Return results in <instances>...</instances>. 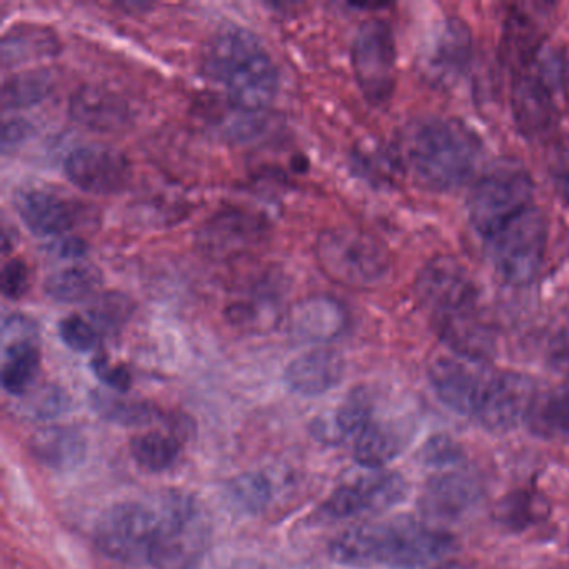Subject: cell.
<instances>
[{"instance_id":"1","label":"cell","mask_w":569,"mask_h":569,"mask_svg":"<svg viewBox=\"0 0 569 569\" xmlns=\"http://www.w3.org/2000/svg\"><path fill=\"white\" fill-rule=\"evenodd\" d=\"M96 545L122 565L174 569L201 541V512L179 492H162L151 501L112 506L96 526Z\"/></svg>"},{"instance_id":"2","label":"cell","mask_w":569,"mask_h":569,"mask_svg":"<svg viewBox=\"0 0 569 569\" xmlns=\"http://www.w3.org/2000/svg\"><path fill=\"white\" fill-rule=\"evenodd\" d=\"M415 292L436 335L456 356L488 361L496 349L495 329L468 268L449 256L431 259L418 272Z\"/></svg>"},{"instance_id":"3","label":"cell","mask_w":569,"mask_h":569,"mask_svg":"<svg viewBox=\"0 0 569 569\" xmlns=\"http://www.w3.org/2000/svg\"><path fill=\"white\" fill-rule=\"evenodd\" d=\"M429 381L446 408L495 432L526 422L538 396L526 376L495 371L486 362L459 356L436 359Z\"/></svg>"},{"instance_id":"4","label":"cell","mask_w":569,"mask_h":569,"mask_svg":"<svg viewBox=\"0 0 569 569\" xmlns=\"http://www.w3.org/2000/svg\"><path fill=\"white\" fill-rule=\"evenodd\" d=\"M455 548L449 532L408 516L365 522L339 532L329 546L336 562L351 568L415 569L435 565Z\"/></svg>"},{"instance_id":"5","label":"cell","mask_w":569,"mask_h":569,"mask_svg":"<svg viewBox=\"0 0 569 569\" xmlns=\"http://www.w3.org/2000/svg\"><path fill=\"white\" fill-rule=\"evenodd\" d=\"M398 151L419 188L448 192L472 178L482 156V142L459 119L428 118L402 131Z\"/></svg>"},{"instance_id":"6","label":"cell","mask_w":569,"mask_h":569,"mask_svg":"<svg viewBox=\"0 0 569 569\" xmlns=\"http://www.w3.org/2000/svg\"><path fill=\"white\" fill-rule=\"evenodd\" d=\"M201 68L212 82L224 88L229 106L238 111L259 114L278 96V68L248 29L218 32L206 46Z\"/></svg>"},{"instance_id":"7","label":"cell","mask_w":569,"mask_h":569,"mask_svg":"<svg viewBox=\"0 0 569 569\" xmlns=\"http://www.w3.org/2000/svg\"><path fill=\"white\" fill-rule=\"evenodd\" d=\"M569 96V62L565 52L546 44L528 64L512 72L511 109L526 138H541L561 121Z\"/></svg>"},{"instance_id":"8","label":"cell","mask_w":569,"mask_h":569,"mask_svg":"<svg viewBox=\"0 0 569 569\" xmlns=\"http://www.w3.org/2000/svg\"><path fill=\"white\" fill-rule=\"evenodd\" d=\"M316 259L321 271L345 288H379L392 272L388 249L368 232L355 228L322 231L316 241Z\"/></svg>"},{"instance_id":"9","label":"cell","mask_w":569,"mask_h":569,"mask_svg":"<svg viewBox=\"0 0 569 569\" xmlns=\"http://www.w3.org/2000/svg\"><path fill=\"white\" fill-rule=\"evenodd\" d=\"M531 174L515 161L498 162L476 181L468 199V218L482 239L505 228L535 206Z\"/></svg>"},{"instance_id":"10","label":"cell","mask_w":569,"mask_h":569,"mask_svg":"<svg viewBox=\"0 0 569 569\" xmlns=\"http://www.w3.org/2000/svg\"><path fill=\"white\" fill-rule=\"evenodd\" d=\"M548 242V219L535 204L485 239L486 258L502 281L526 286L541 272Z\"/></svg>"},{"instance_id":"11","label":"cell","mask_w":569,"mask_h":569,"mask_svg":"<svg viewBox=\"0 0 569 569\" xmlns=\"http://www.w3.org/2000/svg\"><path fill=\"white\" fill-rule=\"evenodd\" d=\"M352 71L369 104L385 108L396 89L395 32L382 19H368L356 32L351 49Z\"/></svg>"},{"instance_id":"12","label":"cell","mask_w":569,"mask_h":569,"mask_svg":"<svg viewBox=\"0 0 569 569\" xmlns=\"http://www.w3.org/2000/svg\"><path fill=\"white\" fill-rule=\"evenodd\" d=\"M268 219L242 208H224L196 232V248L209 261L231 262L252 254L269 239Z\"/></svg>"},{"instance_id":"13","label":"cell","mask_w":569,"mask_h":569,"mask_svg":"<svg viewBox=\"0 0 569 569\" xmlns=\"http://www.w3.org/2000/svg\"><path fill=\"white\" fill-rule=\"evenodd\" d=\"M408 495V482L398 472L366 469L365 475L339 486L322 505L325 518L342 521L388 511Z\"/></svg>"},{"instance_id":"14","label":"cell","mask_w":569,"mask_h":569,"mask_svg":"<svg viewBox=\"0 0 569 569\" xmlns=\"http://www.w3.org/2000/svg\"><path fill=\"white\" fill-rule=\"evenodd\" d=\"M64 174L71 184L92 196H114L131 184L128 158L104 146L72 149L64 161Z\"/></svg>"},{"instance_id":"15","label":"cell","mask_w":569,"mask_h":569,"mask_svg":"<svg viewBox=\"0 0 569 569\" xmlns=\"http://www.w3.org/2000/svg\"><path fill=\"white\" fill-rule=\"evenodd\" d=\"M415 431V421L408 416H381L375 412L349 446L362 468L382 469L405 451Z\"/></svg>"},{"instance_id":"16","label":"cell","mask_w":569,"mask_h":569,"mask_svg":"<svg viewBox=\"0 0 569 569\" xmlns=\"http://www.w3.org/2000/svg\"><path fill=\"white\" fill-rule=\"evenodd\" d=\"M68 109L72 121L102 134L124 131L132 121L126 99L104 86H79L69 98Z\"/></svg>"},{"instance_id":"17","label":"cell","mask_w":569,"mask_h":569,"mask_svg":"<svg viewBox=\"0 0 569 569\" xmlns=\"http://www.w3.org/2000/svg\"><path fill=\"white\" fill-rule=\"evenodd\" d=\"M548 44V21L541 8L512 6L506 14L501 34V54L512 72L528 64Z\"/></svg>"},{"instance_id":"18","label":"cell","mask_w":569,"mask_h":569,"mask_svg":"<svg viewBox=\"0 0 569 569\" xmlns=\"http://www.w3.org/2000/svg\"><path fill=\"white\" fill-rule=\"evenodd\" d=\"M16 209L26 228L38 238L68 234L78 222V211L68 199L48 189H26L16 196Z\"/></svg>"},{"instance_id":"19","label":"cell","mask_w":569,"mask_h":569,"mask_svg":"<svg viewBox=\"0 0 569 569\" xmlns=\"http://www.w3.org/2000/svg\"><path fill=\"white\" fill-rule=\"evenodd\" d=\"M345 362L332 349H312L296 358L286 369L289 388L302 396H319L341 381Z\"/></svg>"},{"instance_id":"20","label":"cell","mask_w":569,"mask_h":569,"mask_svg":"<svg viewBox=\"0 0 569 569\" xmlns=\"http://www.w3.org/2000/svg\"><path fill=\"white\" fill-rule=\"evenodd\" d=\"M426 486L422 508L436 518H458L478 499V485L465 471L441 469Z\"/></svg>"},{"instance_id":"21","label":"cell","mask_w":569,"mask_h":569,"mask_svg":"<svg viewBox=\"0 0 569 569\" xmlns=\"http://www.w3.org/2000/svg\"><path fill=\"white\" fill-rule=\"evenodd\" d=\"M345 325V309L326 296L302 299L289 312L292 335L306 341H328L338 336Z\"/></svg>"},{"instance_id":"22","label":"cell","mask_w":569,"mask_h":569,"mask_svg":"<svg viewBox=\"0 0 569 569\" xmlns=\"http://www.w3.org/2000/svg\"><path fill=\"white\" fill-rule=\"evenodd\" d=\"M59 39L51 28L16 26L2 38V64H29L58 54Z\"/></svg>"},{"instance_id":"23","label":"cell","mask_w":569,"mask_h":569,"mask_svg":"<svg viewBox=\"0 0 569 569\" xmlns=\"http://www.w3.org/2000/svg\"><path fill=\"white\" fill-rule=\"evenodd\" d=\"M41 371V352L29 338L6 342L2 386L9 395L24 396Z\"/></svg>"},{"instance_id":"24","label":"cell","mask_w":569,"mask_h":569,"mask_svg":"<svg viewBox=\"0 0 569 569\" xmlns=\"http://www.w3.org/2000/svg\"><path fill=\"white\" fill-rule=\"evenodd\" d=\"M102 276L96 266L79 264L52 272L44 282L49 299L62 305L89 301L101 289Z\"/></svg>"},{"instance_id":"25","label":"cell","mask_w":569,"mask_h":569,"mask_svg":"<svg viewBox=\"0 0 569 569\" xmlns=\"http://www.w3.org/2000/svg\"><path fill=\"white\" fill-rule=\"evenodd\" d=\"M526 422L532 432L545 438H569V388L536 396Z\"/></svg>"},{"instance_id":"26","label":"cell","mask_w":569,"mask_h":569,"mask_svg":"<svg viewBox=\"0 0 569 569\" xmlns=\"http://www.w3.org/2000/svg\"><path fill=\"white\" fill-rule=\"evenodd\" d=\"M54 79L46 69H26L6 79L0 102L6 111L32 108L51 94Z\"/></svg>"},{"instance_id":"27","label":"cell","mask_w":569,"mask_h":569,"mask_svg":"<svg viewBox=\"0 0 569 569\" xmlns=\"http://www.w3.org/2000/svg\"><path fill=\"white\" fill-rule=\"evenodd\" d=\"M86 446L79 432L64 428L39 431L32 441L36 458L51 468H71L82 459Z\"/></svg>"},{"instance_id":"28","label":"cell","mask_w":569,"mask_h":569,"mask_svg":"<svg viewBox=\"0 0 569 569\" xmlns=\"http://www.w3.org/2000/svg\"><path fill=\"white\" fill-rule=\"evenodd\" d=\"M179 452V442L162 432L139 435L131 441L132 458L149 472H162L171 468L178 461Z\"/></svg>"},{"instance_id":"29","label":"cell","mask_w":569,"mask_h":569,"mask_svg":"<svg viewBox=\"0 0 569 569\" xmlns=\"http://www.w3.org/2000/svg\"><path fill=\"white\" fill-rule=\"evenodd\" d=\"M469 36L466 28L459 22L446 26L445 32L439 38L438 46L432 51V71L439 74L446 72H459L461 66L468 59Z\"/></svg>"},{"instance_id":"30","label":"cell","mask_w":569,"mask_h":569,"mask_svg":"<svg viewBox=\"0 0 569 569\" xmlns=\"http://www.w3.org/2000/svg\"><path fill=\"white\" fill-rule=\"evenodd\" d=\"M541 499L532 496V492H516L502 501L498 512L499 519L512 528H522L541 518Z\"/></svg>"},{"instance_id":"31","label":"cell","mask_w":569,"mask_h":569,"mask_svg":"<svg viewBox=\"0 0 569 569\" xmlns=\"http://www.w3.org/2000/svg\"><path fill=\"white\" fill-rule=\"evenodd\" d=\"M59 336L69 349L89 352L98 345V331L91 322L79 315H71L59 322Z\"/></svg>"},{"instance_id":"32","label":"cell","mask_w":569,"mask_h":569,"mask_svg":"<svg viewBox=\"0 0 569 569\" xmlns=\"http://www.w3.org/2000/svg\"><path fill=\"white\" fill-rule=\"evenodd\" d=\"M0 286L6 298L18 301L28 295L31 288V271L29 266L22 259L12 258L2 266V276H0Z\"/></svg>"},{"instance_id":"33","label":"cell","mask_w":569,"mask_h":569,"mask_svg":"<svg viewBox=\"0 0 569 569\" xmlns=\"http://www.w3.org/2000/svg\"><path fill=\"white\" fill-rule=\"evenodd\" d=\"M426 465L435 469L455 468L461 462V449L445 436L429 439L422 451Z\"/></svg>"},{"instance_id":"34","label":"cell","mask_w":569,"mask_h":569,"mask_svg":"<svg viewBox=\"0 0 569 569\" xmlns=\"http://www.w3.org/2000/svg\"><path fill=\"white\" fill-rule=\"evenodd\" d=\"M129 312H131V306H129L128 299L124 296L109 295L98 302L91 315L102 326H119L121 325V319L128 318Z\"/></svg>"},{"instance_id":"35","label":"cell","mask_w":569,"mask_h":569,"mask_svg":"<svg viewBox=\"0 0 569 569\" xmlns=\"http://www.w3.org/2000/svg\"><path fill=\"white\" fill-rule=\"evenodd\" d=\"M92 369H94L98 378L101 379L106 385L111 388L119 389V391H126L131 386V375L128 369L122 366L109 365L108 359L98 358L92 362Z\"/></svg>"},{"instance_id":"36","label":"cell","mask_w":569,"mask_h":569,"mask_svg":"<svg viewBox=\"0 0 569 569\" xmlns=\"http://www.w3.org/2000/svg\"><path fill=\"white\" fill-rule=\"evenodd\" d=\"M236 496L244 502L248 508H256L268 499V486L259 476L239 479V485L234 488Z\"/></svg>"},{"instance_id":"37","label":"cell","mask_w":569,"mask_h":569,"mask_svg":"<svg viewBox=\"0 0 569 569\" xmlns=\"http://www.w3.org/2000/svg\"><path fill=\"white\" fill-rule=\"evenodd\" d=\"M66 406H68V399L62 392L56 391V389H51L49 392H42L39 396L38 401L32 405V409H34L36 418H56V416L61 415L64 411Z\"/></svg>"},{"instance_id":"38","label":"cell","mask_w":569,"mask_h":569,"mask_svg":"<svg viewBox=\"0 0 569 569\" xmlns=\"http://www.w3.org/2000/svg\"><path fill=\"white\" fill-rule=\"evenodd\" d=\"M31 132V124L26 119H8L2 126V148L4 151H9V149L22 144Z\"/></svg>"},{"instance_id":"39","label":"cell","mask_w":569,"mask_h":569,"mask_svg":"<svg viewBox=\"0 0 569 569\" xmlns=\"http://www.w3.org/2000/svg\"><path fill=\"white\" fill-rule=\"evenodd\" d=\"M556 191L559 198L568 204L569 208V168L561 169L555 176Z\"/></svg>"},{"instance_id":"40","label":"cell","mask_w":569,"mask_h":569,"mask_svg":"<svg viewBox=\"0 0 569 569\" xmlns=\"http://www.w3.org/2000/svg\"><path fill=\"white\" fill-rule=\"evenodd\" d=\"M84 251L86 244L78 238L66 239L61 246V256H74V258H78V256L84 254Z\"/></svg>"}]
</instances>
